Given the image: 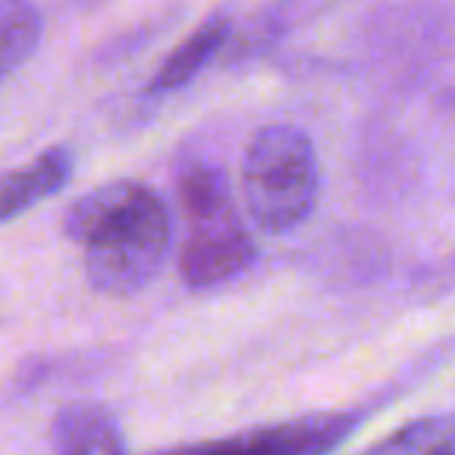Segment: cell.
<instances>
[{"label": "cell", "mask_w": 455, "mask_h": 455, "mask_svg": "<svg viewBox=\"0 0 455 455\" xmlns=\"http://www.w3.org/2000/svg\"><path fill=\"white\" fill-rule=\"evenodd\" d=\"M63 235L84 250V275L103 297L125 299L153 284L172 250L165 200L138 181H109L69 206Z\"/></svg>", "instance_id": "cell-1"}, {"label": "cell", "mask_w": 455, "mask_h": 455, "mask_svg": "<svg viewBox=\"0 0 455 455\" xmlns=\"http://www.w3.org/2000/svg\"><path fill=\"white\" fill-rule=\"evenodd\" d=\"M178 203L188 219V241L178 253L184 284L203 291L243 275L256 259V243L221 169L194 163L178 175Z\"/></svg>", "instance_id": "cell-2"}, {"label": "cell", "mask_w": 455, "mask_h": 455, "mask_svg": "<svg viewBox=\"0 0 455 455\" xmlns=\"http://www.w3.org/2000/svg\"><path fill=\"white\" fill-rule=\"evenodd\" d=\"M318 156L303 128L272 122L253 134L243 156V200L266 235L303 225L318 203Z\"/></svg>", "instance_id": "cell-3"}, {"label": "cell", "mask_w": 455, "mask_h": 455, "mask_svg": "<svg viewBox=\"0 0 455 455\" xmlns=\"http://www.w3.org/2000/svg\"><path fill=\"white\" fill-rule=\"evenodd\" d=\"M359 427L353 411H315L237 436L184 443L156 455H328Z\"/></svg>", "instance_id": "cell-4"}, {"label": "cell", "mask_w": 455, "mask_h": 455, "mask_svg": "<svg viewBox=\"0 0 455 455\" xmlns=\"http://www.w3.org/2000/svg\"><path fill=\"white\" fill-rule=\"evenodd\" d=\"M72 153L66 147H51L22 169L0 172V225L60 194L72 178Z\"/></svg>", "instance_id": "cell-5"}, {"label": "cell", "mask_w": 455, "mask_h": 455, "mask_svg": "<svg viewBox=\"0 0 455 455\" xmlns=\"http://www.w3.org/2000/svg\"><path fill=\"white\" fill-rule=\"evenodd\" d=\"M53 455H125L119 424L103 405L72 403L57 411L51 427Z\"/></svg>", "instance_id": "cell-6"}, {"label": "cell", "mask_w": 455, "mask_h": 455, "mask_svg": "<svg viewBox=\"0 0 455 455\" xmlns=\"http://www.w3.org/2000/svg\"><path fill=\"white\" fill-rule=\"evenodd\" d=\"M231 35V20L225 13H215L203 22L196 32H190L169 57L159 63V69L153 72L150 84H147V94H169L184 84H190L221 51V44Z\"/></svg>", "instance_id": "cell-7"}, {"label": "cell", "mask_w": 455, "mask_h": 455, "mask_svg": "<svg viewBox=\"0 0 455 455\" xmlns=\"http://www.w3.org/2000/svg\"><path fill=\"white\" fill-rule=\"evenodd\" d=\"M44 20L32 0H0V82L35 57Z\"/></svg>", "instance_id": "cell-8"}, {"label": "cell", "mask_w": 455, "mask_h": 455, "mask_svg": "<svg viewBox=\"0 0 455 455\" xmlns=\"http://www.w3.org/2000/svg\"><path fill=\"white\" fill-rule=\"evenodd\" d=\"M362 455H455V411L418 418Z\"/></svg>", "instance_id": "cell-9"}]
</instances>
